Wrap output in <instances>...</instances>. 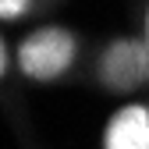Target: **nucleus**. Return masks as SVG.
I'll use <instances>...</instances> for the list:
<instances>
[{
    "mask_svg": "<svg viewBox=\"0 0 149 149\" xmlns=\"http://www.w3.org/2000/svg\"><path fill=\"white\" fill-rule=\"evenodd\" d=\"M78 50H82V36L68 29V25H39L25 32L14 46V68L22 78L36 82V85H50L64 78V74L74 68L78 61Z\"/></svg>",
    "mask_w": 149,
    "mask_h": 149,
    "instance_id": "obj_1",
    "label": "nucleus"
},
{
    "mask_svg": "<svg viewBox=\"0 0 149 149\" xmlns=\"http://www.w3.org/2000/svg\"><path fill=\"white\" fill-rule=\"evenodd\" d=\"M96 78L107 92L132 96L149 85V46L142 36H114L96 61Z\"/></svg>",
    "mask_w": 149,
    "mask_h": 149,
    "instance_id": "obj_2",
    "label": "nucleus"
},
{
    "mask_svg": "<svg viewBox=\"0 0 149 149\" xmlns=\"http://www.w3.org/2000/svg\"><path fill=\"white\" fill-rule=\"evenodd\" d=\"M100 149H149V103H121L103 124Z\"/></svg>",
    "mask_w": 149,
    "mask_h": 149,
    "instance_id": "obj_3",
    "label": "nucleus"
},
{
    "mask_svg": "<svg viewBox=\"0 0 149 149\" xmlns=\"http://www.w3.org/2000/svg\"><path fill=\"white\" fill-rule=\"evenodd\" d=\"M29 11H32V0H0V22H7V25L22 22Z\"/></svg>",
    "mask_w": 149,
    "mask_h": 149,
    "instance_id": "obj_4",
    "label": "nucleus"
},
{
    "mask_svg": "<svg viewBox=\"0 0 149 149\" xmlns=\"http://www.w3.org/2000/svg\"><path fill=\"white\" fill-rule=\"evenodd\" d=\"M7 71H11V46H7L4 36H0V82L7 78Z\"/></svg>",
    "mask_w": 149,
    "mask_h": 149,
    "instance_id": "obj_5",
    "label": "nucleus"
},
{
    "mask_svg": "<svg viewBox=\"0 0 149 149\" xmlns=\"http://www.w3.org/2000/svg\"><path fill=\"white\" fill-rule=\"evenodd\" d=\"M142 39H146V46H149V4H146V18H142Z\"/></svg>",
    "mask_w": 149,
    "mask_h": 149,
    "instance_id": "obj_6",
    "label": "nucleus"
}]
</instances>
